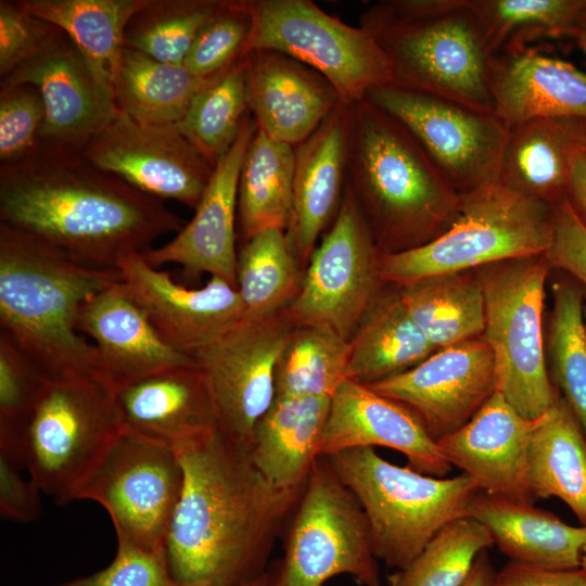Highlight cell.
<instances>
[{"instance_id": "6da1fadb", "label": "cell", "mask_w": 586, "mask_h": 586, "mask_svg": "<svg viewBox=\"0 0 586 586\" xmlns=\"http://www.w3.org/2000/svg\"><path fill=\"white\" fill-rule=\"evenodd\" d=\"M175 450L183 485L165 542L173 577L187 586H242L264 574L305 485H272L249 448L217 425Z\"/></svg>"}, {"instance_id": "7a4b0ae2", "label": "cell", "mask_w": 586, "mask_h": 586, "mask_svg": "<svg viewBox=\"0 0 586 586\" xmlns=\"http://www.w3.org/2000/svg\"><path fill=\"white\" fill-rule=\"evenodd\" d=\"M0 224L106 270L186 225L162 200L98 168L79 150L41 142L0 164Z\"/></svg>"}, {"instance_id": "3957f363", "label": "cell", "mask_w": 586, "mask_h": 586, "mask_svg": "<svg viewBox=\"0 0 586 586\" xmlns=\"http://www.w3.org/2000/svg\"><path fill=\"white\" fill-rule=\"evenodd\" d=\"M345 184L384 253L431 241L460 208V195L410 131L366 99L349 103Z\"/></svg>"}, {"instance_id": "277c9868", "label": "cell", "mask_w": 586, "mask_h": 586, "mask_svg": "<svg viewBox=\"0 0 586 586\" xmlns=\"http://www.w3.org/2000/svg\"><path fill=\"white\" fill-rule=\"evenodd\" d=\"M120 282L118 269L80 265L0 224V335L47 381L95 372V349L77 329L82 304Z\"/></svg>"}, {"instance_id": "5b68a950", "label": "cell", "mask_w": 586, "mask_h": 586, "mask_svg": "<svg viewBox=\"0 0 586 586\" xmlns=\"http://www.w3.org/2000/svg\"><path fill=\"white\" fill-rule=\"evenodd\" d=\"M359 26L386 56L393 85L494 113L491 56L470 0H383Z\"/></svg>"}, {"instance_id": "8992f818", "label": "cell", "mask_w": 586, "mask_h": 586, "mask_svg": "<svg viewBox=\"0 0 586 586\" xmlns=\"http://www.w3.org/2000/svg\"><path fill=\"white\" fill-rule=\"evenodd\" d=\"M327 459L358 500L377 559L396 570L408 565L446 525L469 517L481 492L464 473L426 475L388 462L371 447Z\"/></svg>"}, {"instance_id": "52a82bcc", "label": "cell", "mask_w": 586, "mask_h": 586, "mask_svg": "<svg viewBox=\"0 0 586 586\" xmlns=\"http://www.w3.org/2000/svg\"><path fill=\"white\" fill-rule=\"evenodd\" d=\"M551 237L552 204L497 181L460 195L456 219L436 238L380 255L378 277L403 286L432 276L544 255Z\"/></svg>"}, {"instance_id": "ba28073f", "label": "cell", "mask_w": 586, "mask_h": 586, "mask_svg": "<svg viewBox=\"0 0 586 586\" xmlns=\"http://www.w3.org/2000/svg\"><path fill=\"white\" fill-rule=\"evenodd\" d=\"M123 430L115 392L95 377L47 381L21 435V467L42 493L68 504Z\"/></svg>"}, {"instance_id": "9c48e42d", "label": "cell", "mask_w": 586, "mask_h": 586, "mask_svg": "<svg viewBox=\"0 0 586 586\" xmlns=\"http://www.w3.org/2000/svg\"><path fill=\"white\" fill-rule=\"evenodd\" d=\"M267 572L266 586H323L337 575L381 585L366 515L327 457L314 463L285 530L283 556Z\"/></svg>"}, {"instance_id": "30bf717a", "label": "cell", "mask_w": 586, "mask_h": 586, "mask_svg": "<svg viewBox=\"0 0 586 586\" xmlns=\"http://www.w3.org/2000/svg\"><path fill=\"white\" fill-rule=\"evenodd\" d=\"M548 264L545 254L507 260L488 266L480 278L485 302L483 340L494 356L496 391L530 420L544 416L560 396L544 355Z\"/></svg>"}, {"instance_id": "8fae6325", "label": "cell", "mask_w": 586, "mask_h": 586, "mask_svg": "<svg viewBox=\"0 0 586 586\" xmlns=\"http://www.w3.org/2000/svg\"><path fill=\"white\" fill-rule=\"evenodd\" d=\"M252 21L245 53L272 50L314 68L354 103L392 84L388 61L371 36L311 0H242Z\"/></svg>"}, {"instance_id": "7c38bea8", "label": "cell", "mask_w": 586, "mask_h": 586, "mask_svg": "<svg viewBox=\"0 0 586 586\" xmlns=\"http://www.w3.org/2000/svg\"><path fill=\"white\" fill-rule=\"evenodd\" d=\"M183 471L177 451L123 430L80 487L76 500L101 505L116 538L164 551L181 495Z\"/></svg>"}, {"instance_id": "4fadbf2b", "label": "cell", "mask_w": 586, "mask_h": 586, "mask_svg": "<svg viewBox=\"0 0 586 586\" xmlns=\"http://www.w3.org/2000/svg\"><path fill=\"white\" fill-rule=\"evenodd\" d=\"M364 99L410 131L459 195L498 181L509 126L495 113L393 84Z\"/></svg>"}, {"instance_id": "5bb4252c", "label": "cell", "mask_w": 586, "mask_h": 586, "mask_svg": "<svg viewBox=\"0 0 586 586\" xmlns=\"http://www.w3.org/2000/svg\"><path fill=\"white\" fill-rule=\"evenodd\" d=\"M296 324L285 308L244 318L192 357L217 428L249 448L253 431L276 398V370Z\"/></svg>"}, {"instance_id": "9a60e30c", "label": "cell", "mask_w": 586, "mask_h": 586, "mask_svg": "<svg viewBox=\"0 0 586 586\" xmlns=\"http://www.w3.org/2000/svg\"><path fill=\"white\" fill-rule=\"evenodd\" d=\"M378 258L374 240L345 184L333 224L285 307L293 322L326 328L349 341L373 304Z\"/></svg>"}, {"instance_id": "2e32d148", "label": "cell", "mask_w": 586, "mask_h": 586, "mask_svg": "<svg viewBox=\"0 0 586 586\" xmlns=\"http://www.w3.org/2000/svg\"><path fill=\"white\" fill-rule=\"evenodd\" d=\"M80 152L135 189L193 209L214 171L177 124H141L120 112Z\"/></svg>"}, {"instance_id": "e0dca14e", "label": "cell", "mask_w": 586, "mask_h": 586, "mask_svg": "<svg viewBox=\"0 0 586 586\" xmlns=\"http://www.w3.org/2000/svg\"><path fill=\"white\" fill-rule=\"evenodd\" d=\"M367 385L409 409L437 442L463 426L496 392L494 356L474 337Z\"/></svg>"}, {"instance_id": "ac0fdd59", "label": "cell", "mask_w": 586, "mask_h": 586, "mask_svg": "<svg viewBox=\"0 0 586 586\" xmlns=\"http://www.w3.org/2000/svg\"><path fill=\"white\" fill-rule=\"evenodd\" d=\"M117 268L124 292L170 346L189 356L211 345L245 318L235 286L218 277L191 289L151 266L142 252L123 255Z\"/></svg>"}, {"instance_id": "d6986e66", "label": "cell", "mask_w": 586, "mask_h": 586, "mask_svg": "<svg viewBox=\"0 0 586 586\" xmlns=\"http://www.w3.org/2000/svg\"><path fill=\"white\" fill-rule=\"evenodd\" d=\"M18 84L34 85L41 94V143L80 151L118 113L113 97L61 29L37 54L0 80V86Z\"/></svg>"}, {"instance_id": "ffe728a7", "label": "cell", "mask_w": 586, "mask_h": 586, "mask_svg": "<svg viewBox=\"0 0 586 586\" xmlns=\"http://www.w3.org/2000/svg\"><path fill=\"white\" fill-rule=\"evenodd\" d=\"M256 129L249 112L233 144L215 165L192 219L169 242L142 253L151 266L175 264L187 278L194 279L205 272L237 288L238 183Z\"/></svg>"}, {"instance_id": "44dd1931", "label": "cell", "mask_w": 586, "mask_h": 586, "mask_svg": "<svg viewBox=\"0 0 586 586\" xmlns=\"http://www.w3.org/2000/svg\"><path fill=\"white\" fill-rule=\"evenodd\" d=\"M375 446L399 451L411 469L426 475L443 477L451 470L437 442L409 409L346 379L330 399L318 456Z\"/></svg>"}, {"instance_id": "7402d4cb", "label": "cell", "mask_w": 586, "mask_h": 586, "mask_svg": "<svg viewBox=\"0 0 586 586\" xmlns=\"http://www.w3.org/2000/svg\"><path fill=\"white\" fill-rule=\"evenodd\" d=\"M539 420L521 416L496 391L463 426L437 444L448 463L470 476L481 492L532 504L527 460Z\"/></svg>"}, {"instance_id": "603a6c76", "label": "cell", "mask_w": 586, "mask_h": 586, "mask_svg": "<svg viewBox=\"0 0 586 586\" xmlns=\"http://www.w3.org/2000/svg\"><path fill=\"white\" fill-rule=\"evenodd\" d=\"M76 329L92 339L94 377L114 392L155 373L195 364L193 357L161 337L120 282L82 304Z\"/></svg>"}, {"instance_id": "cb8c5ba5", "label": "cell", "mask_w": 586, "mask_h": 586, "mask_svg": "<svg viewBox=\"0 0 586 586\" xmlns=\"http://www.w3.org/2000/svg\"><path fill=\"white\" fill-rule=\"evenodd\" d=\"M246 97L257 129L292 146L314 133L342 102L324 76L272 50L247 53Z\"/></svg>"}, {"instance_id": "d4e9b609", "label": "cell", "mask_w": 586, "mask_h": 586, "mask_svg": "<svg viewBox=\"0 0 586 586\" xmlns=\"http://www.w3.org/2000/svg\"><path fill=\"white\" fill-rule=\"evenodd\" d=\"M348 129L349 104L341 102L294 146L293 212L285 232L298 263H308L318 237L339 211L346 182Z\"/></svg>"}, {"instance_id": "484cf974", "label": "cell", "mask_w": 586, "mask_h": 586, "mask_svg": "<svg viewBox=\"0 0 586 586\" xmlns=\"http://www.w3.org/2000/svg\"><path fill=\"white\" fill-rule=\"evenodd\" d=\"M494 113L508 126L536 117L586 120V72L536 49L491 58Z\"/></svg>"}, {"instance_id": "4316f807", "label": "cell", "mask_w": 586, "mask_h": 586, "mask_svg": "<svg viewBox=\"0 0 586 586\" xmlns=\"http://www.w3.org/2000/svg\"><path fill=\"white\" fill-rule=\"evenodd\" d=\"M124 430L176 449L216 425L196 365L155 373L115 391Z\"/></svg>"}, {"instance_id": "83f0119b", "label": "cell", "mask_w": 586, "mask_h": 586, "mask_svg": "<svg viewBox=\"0 0 586 586\" xmlns=\"http://www.w3.org/2000/svg\"><path fill=\"white\" fill-rule=\"evenodd\" d=\"M469 517L489 532L494 545L512 562L550 569H581L586 526L564 523L528 502L480 492Z\"/></svg>"}, {"instance_id": "f1b7e54d", "label": "cell", "mask_w": 586, "mask_h": 586, "mask_svg": "<svg viewBox=\"0 0 586 586\" xmlns=\"http://www.w3.org/2000/svg\"><path fill=\"white\" fill-rule=\"evenodd\" d=\"M585 119L536 117L509 125L499 179L526 196L553 204L566 194Z\"/></svg>"}, {"instance_id": "f546056e", "label": "cell", "mask_w": 586, "mask_h": 586, "mask_svg": "<svg viewBox=\"0 0 586 586\" xmlns=\"http://www.w3.org/2000/svg\"><path fill=\"white\" fill-rule=\"evenodd\" d=\"M331 397L276 396L259 419L249 446L262 474L279 488L305 485L319 458L318 443Z\"/></svg>"}, {"instance_id": "4dcf8cb0", "label": "cell", "mask_w": 586, "mask_h": 586, "mask_svg": "<svg viewBox=\"0 0 586 586\" xmlns=\"http://www.w3.org/2000/svg\"><path fill=\"white\" fill-rule=\"evenodd\" d=\"M16 1L28 13L61 29L79 50L99 84L113 97L126 27L148 0Z\"/></svg>"}, {"instance_id": "1f68e13d", "label": "cell", "mask_w": 586, "mask_h": 586, "mask_svg": "<svg viewBox=\"0 0 586 586\" xmlns=\"http://www.w3.org/2000/svg\"><path fill=\"white\" fill-rule=\"evenodd\" d=\"M527 482L534 498L561 499L586 526V434L562 395L533 433Z\"/></svg>"}, {"instance_id": "d6a6232c", "label": "cell", "mask_w": 586, "mask_h": 586, "mask_svg": "<svg viewBox=\"0 0 586 586\" xmlns=\"http://www.w3.org/2000/svg\"><path fill=\"white\" fill-rule=\"evenodd\" d=\"M294 167V146L256 129L238 183L241 243L268 229L288 230L293 212Z\"/></svg>"}, {"instance_id": "836d02e7", "label": "cell", "mask_w": 586, "mask_h": 586, "mask_svg": "<svg viewBox=\"0 0 586 586\" xmlns=\"http://www.w3.org/2000/svg\"><path fill=\"white\" fill-rule=\"evenodd\" d=\"M214 77H199L183 64L161 62L125 47L113 98L118 112L141 124H178L193 97Z\"/></svg>"}, {"instance_id": "e575fe53", "label": "cell", "mask_w": 586, "mask_h": 586, "mask_svg": "<svg viewBox=\"0 0 586 586\" xmlns=\"http://www.w3.org/2000/svg\"><path fill=\"white\" fill-rule=\"evenodd\" d=\"M349 344L348 379L364 384L407 370L436 351L398 294L371 305Z\"/></svg>"}, {"instance_id": "d590c367", "label": "cell", "mask_w": 586, "mask_h": 586, "mask_svg": "<svg viewBox=\"0 0 586 586\" xmlns=\"http://www.w3.org/2000/svg\"><path fill=\"white\" fill-rule=\"evenodd\" d=\"M398 296L436 351L474 339L484 331L485 302L480 280L462 272L411 282L403 285Z\"/></svg>"}, {"instance_id": "8d00e7d4", "label": "cell", "mask_w": 586, "mask_h": 586, "mask_svg": "<svg viewBox=\"0 0 586 586\" xmlns=\"http://www.w3.org/2000/svg\"><path fill=\"white\" fill-rule=\"evenodd\" d=\"M491 58L543 38L572 37L586 0H470Z\"/></svg>"}, {"instance_id": "74e56055", "label": "cell", "mask_w": 586, "mask_h": 586, "mask_svg": "<svg viewBox=\"0 0 586 586\" xmlns=\"http://www.w3.org/2000/svg\"><path fill=\"white\" fill-rule=\"evenodd\" d=\"M298 260L281 229L262 231L241 243L237 259V290L246 318L285 308L301 281Z\"/></svg>"}, {"instance_id": "f35d334b", "label": "cell", "mask_w": 586, "mask_h": 586, "mask_svg": "<svg viewBox=\"0 0 586 586\" xmlns=\"http://www.w3.org/2000/svg\"><path fill=\"white\" fill-rule=\"evenodd\" d=\"M351 344L332 330L296 326L277 366L276 396L332 397L348 379Z\"/></svg>"}, {"instance_id": "ab89813d", "label": "cell", "mask_w": 586, "mask_h": 586, "mask_svg": "<svg viewBox=\"0 0 586 586\" xmlns=\"http://www.w3.org/2000/svg\"><path fill=\"white\" fill-rule=\"evenodd\" d=\"M246 55L212 78L177 124L214 167L233 144L249 114Z\"/></svg>"}, {"instance_id": "60d3db41", "label": "cell", "mask_w": 586, "mask_h": 586, "mask_svg": "<svg viewBox=\"0 0 586 586\" xmlns=\"http://www.w3.org/2000/svg\"><path fill=\"white\" fill-rule=\"evenodd\" d=\"M224 0H148L129 21L125 47L157 61L183 64L202 27Z\"/></svg>"}, {"instance_id": "b9f144b4", "label": "cell", "mask_w": 586, "mask_h": 586, "mask_svg": "<svg viewBox=\"0 0 586 586\" xmlns=\"http://www.w3.org/2000/svg\"><path fill=\"white\" fill-rule=\"evenodd\" d=\"M489 532L471 517L446 525L387 586H461L477 556L493 546Z\"/></svg>"}, {"instance_id": "7bdbcfd3", "label": "cell", "mask_w": 586, "mask_h": 586, "mask_svg": "<svg viewBox=\"0 0 586 586\" xmlns=\"http://www.w3.org/2000/svg\"><path fill=\"white\" fill-rule=\"evenodd\" d=\"M549 347L555 382L586 434V324L582 294L571 284L553 289Z\"/></svg>"}, {"instance_id": "ee69618b", "label": "cell", "mask_w": 586, "mask_h": 586, "mask_svg": "<svg viewBox=\"0 0 586 586\" xmlns=\"http://www.w3.org/2000/svg\"><path fill=\"white\" fill-rule=\"evenodd\" d=\"M46 383L37 367L0 335V455L20 467L21 435Z\"/></svg>"}, {"instance_id": "f6af8a7d", "label": "cell", "mask_w": 586, "mask_h": 586, "mask_svg": "<svg viewBox=\"0 0 586 586\" xmlns=\"http://www.w3.org/2000/svg\"><path fill=\"white\" fill-rule=\"evenodd\" d=\"M251 26L242 0H224L219 11L198 34L183 65L202 78L225 72L246 55Z\"/></svg>"}, {"instance_id": "bcb514c9", "label": "cell", "mask_w": 586, "mask_h": 586, "mask_svg": "<svg viewBox=\"0 0 586 586\" xmlns=\"http://www.w3.org/2000/svg\"><path fill=\"white\" fill-rule=\"evenodd\" d=\"M44 104L30 84L0 86V164L15 162L39 144Z\"/></svg>"}, {"instance_id": "7dc6e473", "label": "cell", "mask_w": 586, "mask_h": 586, "mask_svg": "<svg viewBox=\"0 0 586 586\" xmlns=\"http://www.w3.org/2000/svg\"><path fill=\"white\" fill-rule=\"evenodd\" d=\"M52 586H187L169 570L166 551H153L117 538L113 561L87 576Z\"/></svg>"}, {"instance_id": "c3c4849f", "label": "cell", "mask_w": 586, "mask_h": 586, "mask_svg": "<svg viewBox=\"0 0 586 586\" xmlns=\"http://www.w3.org/2000/svg\"><path fill=\"white\" fill-rule=\"evenodd\" d=\"M28 13L17 1H0V78L37 54L59 31ZM0 79V80H1Z\"/></svg>"}, {"instance_id": "681fc988", "label": "cell", "mask_w": 586, "mask_h": 586, "mask_svg": "<svg viewBox=\"0 0 586 586\" xmlns=\"http://www.w3.org/2000/svg\"><path fill=\"white\" fill-rule=\"evenodd\" d=\"M545 257L586 286V226L566 195L552 204V237Z\"/></svg>"}, {"instance_id": "f907efd6", "label": "cell", "mask_w": 586, "mask_h": 586, "mask_svg": "<svg viewBox=\"0 0 586 586\" xmlns=\"http://www.w3.org/2000/svg\"><path fill=\"white\" fill-rule=\"evenodd\" d=\"M21 467L0 455V513L3 519L31 522L41 511L40 488L21 475Z\"/></svg>"}, {"instance_id": "816d5d0a", "label": "cell", "mask_w": 586, "mask_h": 586, "mask_svg": "<svg viewBox=\"0 0 586 586\" xmlns=\"http://www.w3.org/2000/svg\"><path fill=\"white\" fill-rule=\"evenodd\" d=\"M493 586H586L582 569L550 570L510 561L496 572Z\"/></svg>"}, {"instance_id": "f5cc1de1", "label": "cell", "mask_w": 586, "mask_h": 586, "mask_svg": "<svg viewBox=\"0 0 586 586\" xmlns=\"http://www.w3.org/2000/svg\"><path fill=\"white\" fill-rule=\"evenodd\" d=\"M565 195L586 226V152L584 150H581L573 160Z\"/></svg>"}, {"instance_id": "db71d44e", "label": "cell", "mask_w": 586, "mask_h": 586, "mask_svg": "<svg viewBox=\"0 0 586 586\" xmlns=\"http://www.w3.org/2000/svg\"><path fill=\"white\" fill-rule=\"evenodd\" d=\"M496 576L486 550L476 558L468 577L461 586H493Z\"/></svg>"}, {"instance_id": "11a10c76", "label": "cell", "mask_w": 586, "mask_h": 586, "mask_svg": "<svg viewBox=\"0 0 586 586\" xmlns=\"http://www.w3.org/2000/svg\"><path fill=\"white\" fill-rule=\"evenodd\" d=\"M586 54V4L584 5L571 37Z\"/></svg>"}, {"instance_id": "9f6ffc18", "label": "cell", "mask_w": 586, "mask_h": 586, "mask_svg": "<svg viewBox=\"0 0 586 586\" xmlns=\"http://www.w3.org/2000/svg\"><path fill=\"white\" fill-rule=\"evenodd\" d=\"M267 579H268V572L266 571L264 574L243 584L242 586H266Z\"/></svg>"}, {"instance_id": "6f0895ef", "label": "cell", "mask_w": 586, "mask_h": 586, "mask_svg": "<svg viewBox=\"0 0 586 586\" xmlns=\"http://www.w3.org/2000/svg\"><path fill=\"white\" fill-rule=\"evenodd\" d=\"M581 569L586 573V544L583 549Z\"/></svg>"}, {"instance_id": "680465c9", "label": "cell", "mask_w": 586, "mask_h": 586, "mask_svg": "<svg viewBox=\"0 0 586 586\" xmlns=\"http://www.w3.org/2000/svg\"><path fill=\"white\" fill-rule=\"evenodd\" d=\"M583 149L586 152V128H585V132H584Z\"/></svg>"}]
</instances>
